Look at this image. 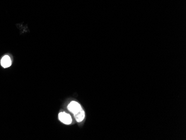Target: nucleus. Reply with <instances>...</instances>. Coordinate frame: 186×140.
Segmentation results:
<instances>
[{
    "instance_id": "f257e3e1",
    "label": "nucleus",
    "mask_w": 186,
    "mask_h": 140,
    "mask_svg": "<svg viewBox=\"0 0 186 140\" xmlns=\"http://www.w3.org/2000/svg\"><path fill=\"white\" fill-rule=\"evenodd\" d=\"M59 120L64 124L70 125L72 123V117L65 112H60L59 114Z\"/></svg>"
},
{
    "instance_id": "f03ea898",
    "label": "nucleus",
    "mask_w": 186,
    "mask_h": 140,
    "mask_svg": "<svg viewBox=\"0 0 186 140\" xmlns=\"http://www.w3.org/2000/svg\"><path fill=\"white\" fill-rule=\"evenodd\" d=\"M68 110L74 115L76 114L79 111H80L81 108L80 104H79L77 102L75 101H72L68 105L67 107Z\"/></svg>"
},
{
    "instance_id": "7ed1b4c3",
    "label": "nucleus",
    "mask_w": 186,
    "mask_h": 140,
    "mask_svg": "<svg viewBox=\"0 0 186 140\" xmlns=\"http://www.w3.org/2000/svg\"><path fill=\"white\" fill-rule=\"evenodd\" d=\"M1 64L4 68H9L10 67L11 65V60L10 57L8 55L4 56L1 60Z\"/></svg>"
},
{
    "instance_id": "20e7f679",
    "label": "nucleus",
    "mask_w": 186,
    "mask_h": 140,
    "mask_svg": "<svg viewBox=\"0 0 186 140\" xmlns=\"http://www.w3.org/2000/svg\"><path fill=\"white\" fill-rule=\"evenodd\" d=\"M74 117L77 122H80L85 117V112L83 109L78 112L76 114H74Z\"/></svg>"
}]
</instances>
